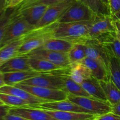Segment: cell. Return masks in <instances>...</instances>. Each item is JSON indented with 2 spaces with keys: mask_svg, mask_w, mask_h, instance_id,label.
Masks as SVG:
<instances>
[{
  "mask_svg": "<svg viewBox=\"0 0 120 120\" xmlns=\"http://www.w3.org/2000/svg\"><path fill=\"white\" fill-rule=\"evenodd\" d=\"M99 82L104 90L107 101L111 106L120 102V90L114 83L111 77L108 79Z\"/></svg>",
  "mask_w": 120,
  "mask_h": 120,
  "instance_id": "21",
  "label": "cell"
},
{
  "mask_svg": "<svg viewBox=\"0 0 120 120\" xmlns=\"http://www.w3.org/2000/svg\"><path fill=\"white\" fill-rule=\"evenodd\" d=\"M85 45L86 57L98 61L109 69V55L106 48L95 39L89 38Z\"/></svg>",
  "mask_w": 120,
  "mask_h": 120,
  "instance_id": "12",
  "label": "cell"
},
{
  "mask_svg": "<svg viewBox=\"0 0 120 120\" xmlns=\"http://www.w3.org/2000/svg\"><path fill=\"white\" fill-rule=\"evenodd\" d=\"M7 8L6 0H0V16L3 14Z\"/></svg>",
  "mask_w": 120,
  "mask_h": 120,
  "instance_id": "40",
  "label": "cell"
},
{
  "mask_svg": "<svg viewBox=\"0 0 120 120\" xmlns=\"http://www.w3.org/2000/svg\"><path fill=\"white\" fill-rule=\"evenodd\" d=\"M29 56H16L9 59L0 66V71L2 73L32 70L29 63Z\"/></svg>",
  "mask_w": 120,
  "mask_h": 120,
  "instance_id": "16",
  "label": "cell"
},
{
  "mask_svg": "<svg viewBox=\"0 0 120 120\" xmlns=\"http://www.w3.org/2000/svg\"><path fill=\"white\" fill-rule=\"evenodd\" d=\"M63 79L64 84V91L68 93L76 96L91 97L80 84L76 83L71 79L69 75H63Z\"/></svg>",
  "mask_w": 120,
  "mask_h": 120,
  "instance_id": "26",
  "label": "cell"
},
{
  "mask_svg": "<svg viewBox=\"0 0 120 120\" xmlns=\"http://www.w3.org/2000/svg\"><path fill=\"white\" fill-rule=\"evenodd\" d=\"M109 7L111 15L112 16L116 15L120 11V0H110Z\"/></svg>",
  "mask_w": 120,
  "mask_h": 120,
  "instance_id": "34",
  "label": "cell"
},
{
  "mask_svg": "<svg viewBox=\"0 0 120 120\" xmlns=\"http://www.w3.org/2000/svg\"><path fill=\"white\" fill-rule=\"evenodd\" d=\"M5 85H6V84H5V82L4 73L0 71V88L4 86Z\"/></svg>",
  "mask_w": 120,
  "mask_h": 120,
  "instance_id": "41",
  "label": "cell"
},
{
  "mask_svg": "<svg viewBox=\"0 0 120 120\" xmlns=\"http://www.w3.org/2000/svg\"><path fill=\"white\" fill-rule=\"evenodd\" d=\"M81 85L91 97L107 101L100 82L93 77L84 80ZM108 102V101H107Z\"/></svg>",
  "mask_w": 120,
  "mask_h": 120,
  "instance_id": "23",
  "label": "cell"
},
{
  "mask_svg": "<svg viewBox=\"0 0 120 120\" xmlns=\"http://www.w3.org/2000/svg\"><path fill=\"white\" fill-rule=\"evenodd\" d=\"M96 14L80 0H76L57 21V23L90 21Z\"/></svg>",
  "mask_w": 120,
  "mask_h": 120,
  "instance_id": "4",
  "label": "cell"
},
{
  "mask_svg": "<svg viewBox=\"0 0 120 120\" xmlns=\"http://www.w3.org/2000/svg\"><path fill=\"white\" fill-rule=\"evenodd\" d=\"M33 107L46 109V110H56V111H72V112H86V113L92 114L86 109L82 108V107L74 103L73 102L69 100L68 99L64 100L56 101L46 102V103H41V104L34 105L33 106Z\"/></svg>",
  "mask_w": 120,
  "mask_h": 120,
  "instance_id": "14",
  "label": "cell"
},
{
  "mask_svg": "<svg viewBox=\"0 0 120 120\" xmlns=\"http://www.w3.org/2000/svg\"><path fill=\"white\" fill-rule=\"evenodd\" d=\"M2 120H30L24 117H20V116H16V115L11 114L10 113H8L6 116H5L4 118Z\"/></svg>",
  "mask_w": 120,
  "mask_h": 120,
  "instance_id": "37",
  "label": "cell"
},
{
  "mask_svg": "<svg viewBox=\"0 0 120 120\" xmlns=\"http://www.w3.org/2000/svg\"><path fill=\"white\" fill-rule=\"evenodd\" d=\"M24 0H11L8 5V8H14V7H17L19 4H21Z\"/></svg>",
  "mask_w": 120,
  "mask_h": 120,
  "instance_id": "39",
  "label": "cell"
},
{
  "mask_svg": "<svg viewBox=\"0 0 120 120\" xmlns=\"http://www.w3.org/2000/svg\"><path fill=\"white\" fill-rule=\"evenodd\" d=\"M0 99L4 103V104H6L11 107H32L31 104L28 101L12 94L0 93Z\"/></svg>",
  "mask_w": 120,
  "mask_h": 120,
  "instance_id": "31",
  "label": "cell"
},
{
  "mask_svg": "<svg viewBox=\"0 0 120 120\" xmlns=\"http://www.w3.org/2000/svg\"><path fill=\"white\" fill-rule=\"evenodd\" d=\"M91 21L68 23L55 22L53 38L66 40L73 43L85 44L90 38L89 30Z\"/></svg>",
  "mask_w": 120,
  "mask_h": 120,
  "instance_id": "1",
  "label": "cell"
},
{
  "mask_svg": "<svg viewBox=\"0 0 120 120\" xmlns=\"http://www.w3.org/2000/svg\"><path fill=\"white\" fill-rule=\"evenodd\" d=\"M43 110L53 118L58 120H94L97 116V115L86 112Z\"/></svg>",
  "mask_w": 120,
  "mask_h": 120,
  "instance_id": "18",
  "label": "cell"
},
{
  "mask_svg": "<svg viewBox=\"0 0 120 120\" xmlns=\"http://www.w3.org/2000/svg\"><path fill=\"white\" fill-rule=\"evenodd\" d=\"M11 108V107L6 104L0 105V120H2L5 116L9 113Z\"/></svg>",
  "mask_w": 120,
  "mask_h": 120,
  "instance_id": "35",
  "label": "cell"
},
{
  "mask_svg": "<svg viewBox=\"0 0 120 120\" xmlns=\"http://www.w3.org/2000/svg\"><path fill=\"white\" fill-rule=\"evenodd\" d=\"M76 0H63L61 2L49 6L44 16L36 28H42L57 22L66 10Z\"/></svg>",
  "mask_w": 120,
  "mask_h": 120,
  "instance_id": "9",
  "label": "cell"
},
{
  "mask_svg": "<svg viewBox=\"0 0 120 120\" xmlns=\"http://www.w3.org/2000/svg\"><path fill=\"white\" fill-rule=\"evenodd\" d=\"M62 1L63 0H24L21 4L16 7V8L18 11H21L28 7L39 5L50 6Z\"/></svg>",
  "mask_w": 120,
  "mask_h": 120,
  "instance_id": "32",
  "label": "cell"
},
{
  "mask_svg": "<svg viewBox=\"0 0 120 120\" xmlns=\"http://www.w3.org/2000/svg\"><path fill=\"white\" fill-rule=\"evenodd\" d=\"M29 63L32 70L41 73L70 75V68H61L44 59L29 56Z\"/></svg>",
  "mask_w": 120,
  "mask_h": 120,
  "instance_id": "11",
  "label": "cell"
},
{
  "mask_svg": "<svg viewBox=\"0 0 120 120\" xmlns=\"http://www.w3.org/2000/svg\"><path fill=\"white\" fill-rule=\"evenodd\" d=\"M63 75L55 73H42L39 76H35L20 83L50 89H60L64 91Z\"/></svg>",
  "mask_w": 120,
  "mask_h": 120,
  "instance_id": "8",
  "label": "cell"
},
{
  "mask_svg": "<svg viewBox=\"0 0 120 120\" xmlns=\"http://www.w3.org/2000/svg\"><path fill=\"white\" fill-rule=\"evenodd\" d=\"M74 43L62 39L52 38L46 41L41 48L54 51L68 53Z\"/></svg>",
  "mask_w": 120,
  "mask_h": 120,
  "instance_id": "25",
  "label": "cell"
},
{
  "mask_svg": "<svg viewBox=\"0 0 120 120\" xmlns=\"http://www.w3.org/2000/svg\"><path fill=\"white\" fill-rule=\"evenodd\" d=\"M36 28L35 26L30 24L17 11L16 9L15 15L6 29L0 48L10 42L23 37Z\"/></svg>",
  "mask_w": 120,
  "mask_h": 120,
  "instance_id": "3",
  "label": "cell"
},
{
  "mask_svg": "<svg viewBox=\"0 0 120 120\" xmlns=\"http://www.w3.org/2000/svg\"><path fill=\"white\" fill-rule=\"evenodd\" d=\"M71 64L81 62L86 57V46L84 43H74L68 52Z\"/></svg>",
  "mask_w": 120,
  "mask_h": 120,
  "instance_id": "28",
  "label": "cell"
},
{
  "mask_svg": "<svg viewBox=\"0 0 120 120\" xmlns=\"http://www.w3.org/2000/svg\"><path fill=\"white\" fill-rule=\"evenodd\" d=\"M9 113L30 120H58L47 113L43 109L33 107H11Z\"/></svg>",
  "mask_w": 120,
  "mask_h": 120,
  "instance_id": "13",
  "label": "cell"
},
{
  "mask_svg": "<svg viewBox=\"0 0 120 120\" xmlns=\"http://www.w3.org/2000/svg\"><path fill=\"white\" fill-rule=\"evenodd\" d=\"M28 56L44 59L63 68H69L71 65L68 53L66 52L47 50L40 48L32 52Z\"/></svg>",
  "mask_w": 120,
  "mask_h": 120,
  "instance_id": "10",
  "label": "cell"
},
{
  "mask_svg": "<svg viewBox=\"0 0 120 120\" xmlns=\"http://www.w3.org/2000/svg\"><path fill=\"white\" fill-rule=\"evenodd\" d=\"M41 74V73L37 72L34 70L4 73L5 84L10 86H14L18 83H22L26 80L39 76Z\"/></svg>",
  "mask_w": 120,
  "mask_h": 120,
  "instance_id": "20",
  "label": "cell"
},
{
  "mask_svg": "<svg viewBox=\"0 0 120 120\" xmlns=\"http://www.w3.org/2000/svg\"><path fill=\"white\" fill-rule=\"evenodd\" d=\"M16 11V7L7 8L3 14L0 16V46L4 36L6 29L15 15Z\"/></svg>",
  "mask_w": 120,
  "mask_h": 120,
  "instance_id": "30",
  "label": "cell"
},
{
  "mask_svg": "<svg viewBox=\"0 0 120 120\" xmlns=\"http://www.w3.org/2000/svg\"><path fill=\"white\" fill-rule=\"evenodd\" d=\"M102 1H103V2H104V3L105 4V5L109 6V1H108V0H102Z\"/></svg>",
  "mask_w": 120,
  "mask_h": 120,
  "instance_id": "43",
  "label": "cell"
},
{
  "mask_svg": "<svg viewBox=\"0 0 120 120\" xmlns=\"http://www.w3.org/2000/svg\"><path fill=\"white\" fill-rule=\"evenodd\" d=\"M108 1H109H109H110V0H108Z\"/></svg>",
  "mask_w": 120,
  "mask_h": 120,
  "instance_id": "46",
  "label": "cell"
},
{
  "mask_svg": "<svg viewBox=\"0 0 120 120\" xmlns=\"http://www.w3.org/2000/svg\"><path fill=\"white\" fill-rule=\"evenodd\" d=\"M113 16H114L116 18H117V19L118 20V21L120 22V11L118 12V13H117V14H116V15H113Z\"/></svg>",
  "mask_w": 120,
  "mask_h": 120,
  "instance_id": "42",
  "label": "cell"
},
{
  "mask_svg": "<svg viewBox=\"0 0 120 120\" xmlns=\"http://www.w3.org/2000/svg\"><path fill=\"white\" fill-rule=\"evenodd\" d=\"M94 120H120V116L112 112L97 116Z\"/></svg>",
  "mask_w": 120,
  "mask_h": 120,
  "instance_id": "33",
  "label": "cell"
},
{
  "mask_svg": "<svg viewBox=\"0 0 120 120\" xmlns=\"http://www.w3.org/2000/svg\"><path fill=\"white\" fill-rule=\"evenodd\" d=\"M114 20L111 15H97L91 21L89 34L90 38L97 39L110 32H114Z\"/></svg>",
  "mask_w": 120,
  "mask_h": 120,
  "instance_id": "7",
  "label": "cell"
},
{
  "mask_svg": "<svg viewBox=\"0 0 120 120\" xmlns=\"http://www.w3.org/2000/svg\"><path fill=\"white\" fill-rule=\"evenodd\" d=\"M49 6L45 5L32 6L17 11L30 24L36 26L44 16ZM17 9V8H16Z\"/></svg>",
  "mask_w": 120,
  "mask_h": 120,
  "instance_id": "17",
  "label": "cell"
},
{
  "mask_svg": "<svg viewBox=\"0 0 120 120\" xmlns=\"http://www.w3.org/2000/svg\"><path fill=\"white\" fill-rule=\"evenodd\" d=\"M69 76L75 82L80 84L84 80L93 77L90 69L82 62L71 64Z\"/></svg>",
  "mask_w": 120,
  "mask_h": 120,
  "instance_id": "24",
  "label": "cell"
},
{
  "mask_svg": "<svg viewBox=\"0 0 120 120\" xmlns=\"http://www.w3.org/2000/svg\"><path fill=\"white\" fill-rule=\"evenodd\" d=\"M67 99L97 116L111 111V105L109 102L92 97L76 96L69 93Z\"/></svg>",
  "mask_w": 120,
  "mask_h": 120,
  "instance_id": "5",
  "label": "cell"
},
{
  "mask_svg": "<svg viewBox=\"0 0 120 120\" xmlns=\"http://www.w3.org/2000/svg\"><path fill=\"white\" fill-rule=\"evenodd\" d=\"M111 112L120 116V102L111 106Z\"/></svg>",
  "mask_w": 120,
  "mask_h": 120,
  "instance_id": "38",
  "label": "cell"
},
{
  "mask_svg": "<svg viewBox=\"0 0 120 120\" xmlns=\"http://www.w3.org/2000/svg\"><path fill=\"white\" fill-rule=\"evenodd\" d=\"M26 35L27 34L23 37L10 42L0 48V66L12 57L16 56L18 50L23 43Z\"/></svg>",
  "mask_w": 120,
  "mask_h": 120,
  "instance_id": "22",
  "label": "cell"
},
{
  "mask_svg": "<svg viewBox=\"0 0 120 120\" xmlns=\"http://www.w3.org/2000/svg\"><path fill=\"white\" fill-rule=\"evenodd\" d=\"M107 50L109 55L110 76L114 83L120 90V60L109 50L107 49Z\"/></svg>",
  "mask_w": 120,
  "mask_h": 120,
  "instance_id": "27",
  "label": "cell"
},
{
  "mask_svg": "<svg viewBox=\"0 0 120 120\" xmlns=\"http://www.w3.org/2000/svg\"><path fill=\"white\" fill-rule=\"evenodd\" d=\"M14 86L24 89L32 94L48 101H56L66 100L69 94L66 91L60 89L27 85L21 83H18Z\"/></svg>",
  "mask_w": 120,
  "mask_h": 120,
  "instance_id": "6",
  "label": "cell"
},
{
  "mask_svg": "<svg viewBox=\"0 0 120 120\" xmlns=\"http://www.w3.org/2000/svg\"><path fill=\"white\" fill-rule=\"evenodd\" d=\"M81 62L90 69L93 77L98 81L107 80L111 77L109 68L98 61L86 57Z\"/></svg>",
  "mask_w": 120,
  "mask_h": 120,
  "instance_id": "19",
  "label": "cell"
},
{
  "mask_svg": "<svg viewBox=\"0 0 120 120\" xmlns=\"http://www.w3.org/2000/svg\"><path fill=\"white\" fill-rule=\"evenodd\" d=\"M11 1V0H6V2H7V8H8V6L9 4V3H10Z\"/></svg>",
  "mask_w": 120,
  "mask_h": 120,
  "instance_id": "44",
  "label": "cell"
},
{
  "mask_svg": "<svg viewBox=\"0 0 120 120\" xmlns=\"http://www.w3.org/2000/svg\"><path fill=\"white\" fill-rule=\"evenodd\" d=\"M3 104H4V103L2 101V100H1L0 99V105H3Z\"/></svg>",
  "mask_w": 120,
  "mask_h": 120,
  "instance_id": "45",
  "label": "cell"
},
{
  "mask_svg": "<svg viewBox=\"0 0 120 120\" xmlns=\"http://www.w3.org/2000/svg\"><path fill=\"white\" fill-rule=\"evenodd\" d=\"M0 93L9 94L18 96L30 103L32 105V107L37 105V104H41V103L49 102L45 100L39 98V97L32 94L26 90L18 87L15 86H10L6 84L4 86L0 88Z\"/></svg>",
  "mask_w": 120,
  "mask_h": 120,
  "instance_id": "15",
  "label": "cell"
},
{
  "mask_svg": "<svg viewBox=\"0 0 120 120\" xmlns=\"http://www.w3.org/2000/svg\"><path fill=\"white\" fill-rule=\"evenodd\" d=\"M86 5L95 14L111 15L110 7L102 0H80Z\"/></svg>",
  "mask_w": 120,
  "mask_h": 120,
  "instance_id": "29",
  "label": "cell"
},
{
  "mask_svg": "<svg viewBox=\"0 0 120 120\" xmlns=\"http://www.w3.org/2000/svg\"><path fill=\"white\" fill-rule=\"evenodd\" d=\"M113 18L114 20L115 33H116V38L120 42V22L117 18H116L114 16H113Z\"/></svg>",
  "mask_w": 120,
  "mask_h": 120,
  "instance_id": "36",
  "label": "cell"
},
{
  "mask_svg": "<svg viewBox=\"0 0 120 120\" xmlns=\"http://www.w3.org/2000/svg\"><path fill=\"white\" fill-rule=\"evenodd\" d=\"M55 24V22L42 28H36L27 34L18 50L16 56L28 55L34 50L41 48L47 40L53 38V30Z\"/></svg>",
  "mask_w": 120,
  "mask_h": 120,
  "instance_id": "2",
  "label": "cell"
}]
</instances>
